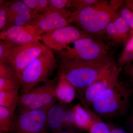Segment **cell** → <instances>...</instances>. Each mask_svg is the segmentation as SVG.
Listing matches in <instances>:
<instances>
[{
	"instance_id": "cell-1",
	"label": "cell",
	"mask_w": 133,
	"mask_h": 133,
	"mask_svg": "<svg viewBox=\"0 0 133 133\" xmlns=\"http://www.w3.org/2000/svg\"><path fill=\"white\" fill-rule=\"evenodd\" d=\"M58 73L73 86L84 104V92L115 63L109 56L94 62L59 58Z\"/></svg>"
},
{
	"instance_id": "cell-2",
	"label": "cell",
	"mask_w": 133,
	"mask_h": 133,
	"mask_svg": "<svg viewBox=\"0 0 133 133\" xmlns=\"http://www.w3.org/2000/svg\"><path fill=\"white\" fill-rule=\"evenodd\" d=\"M122 2L120 1H97L94 5L72 12L71 24L75 23L88 35L102 33L118 12L117 10Z\"/></svg>"
},
{
	"instance_id": "cell-3",
	"label": "cell",
	"mask_w": 133,
	"mask_h": 133,
	"mask_svg": "<svg viewBox=\"0 0 133 133\" xmlns=\"http://www.w3.org/2000/svg\"><path fill=\"white\" fill-rule=\"evenodd\" d=\"M133 90L129 85L118 80L98 97L91 106L92 111L100 119L109 120L126 114Z\"/></svg>"
},
{
	"instance_id": "cell-4",
	"label": "cell",
	"mask_w": 133,
	"mask_h": 133,
	"mask_svg": "<svg viewBox=\"0 0 133 133\" xmlns=\"http://www.w3.org/2000/svg\"><path fill=\"white\" fill-rule=\"evenodd\" d=\"M57 60L49 48L21 72V94L28 92L41 83H46L57 67Z\"/></svg>"
},
{
	"instance_id": "cell-5",
	"label": "cell",
	"mask_w": 133,
	"mask_h": 133,
	"mask_svg": "<svg viewBox=\"0 0 133 133\" xmlns=\"http://www.w3.org/2000/svg\"><path fill=\"white\" fill-rule=\"evenodd\" d=\"M58 58L94 62L109 56L108 47L89 35L70 43L57 51Z\"/></svg>"
},
{
	"instance_id": "cell-6",
	"label": "cell",
	"mask_w": 133,
	"mask_h": 133,
	"mask_svg": "<svg viewBox=\"0 0 133 133\" xmlns=\"http://www.w3.org/2000/svg\"><path fill=\"white\" fill-rule=\"evenodd\" d=\"M58 77L50 79L43 85L21 94L17 108L19 111L49 109L57 101L56 88Z\"/></svg>"
},
{
	"instance_id": "cell-7",
	"label": "cell",
	"mask_w": 133,
	"mask_h": 133,
	"mask_svg": "<svg viewBox=\"0 0 133 133\" xmlns=\"http://www.w3.org/2000/svg\"><path fill=\"white\" fill-rule=\"evenodd\" d=\"M49 109L19 111L9 133H46Z\"/></svg>"
},
{
	"instance_id": "cell-8",
	"label": "cell",
	"mask_w": 133,
	"mask_h": 133,
	"mask_svg": "<svg viewBox=\"0 0 133 133\" xmlns=\"http://www.w3.org/2000/svg\"><path fill=\"white\" fill-rule=\"evenodd\" d=\"M88 35L78 27L70 25L44 33L40 36V41L50 49L58 51Z\"/></svg>"
},
{
	"instance_id": "cell-9",
	"label": "cell",
	"mask_w": 133,
	"mask_h": 133,
	"mask_svg": "<svg viewBox=\"0 0 133 133\" xmlns=\"http://www.w3.org/2000/svg\"><path fill=\"white\" fill-rule=\"evenodd\" d=\"M72 12L67 9L45 11L40 14L31 24L37 35L70 25Z\"/></svg>"
},
{
	"instance_id": "cell-10",
	"label": "cell",
	"mask_w": 133,
	"mask_h": 133,
	"mask_svg": "<svg viewBox=\"0 0 133 133\" xmlns=\"http://www.w3.org/2000/svg\"><path fill=\"white\" fill-rule=\"evenodd\" d=\"M122 68L114 63L102 76L85 89L84 92L83 105L85 108L90 111L89 108L96 99L118 80Z\"/></svg>"
},
{
	"instance_id": "cell-11",
	"label": "cell",
	"mask_w": 133,
	"mask_h": 133,
	"mask_svg": "<svg viewBox=\"0 0 133 133\" xmlns=\"http://www.w3.org/2000/svg\"><path fill=\"white\" fill-rule=\"evenodd\" d=\"M48 49L40 41L19 45L10 64L14 68L19 76L27 65Z\"/></svg>"
},
{
	"instance_id": "cell-12",
	"label": "cell",
	"mask_w": 133,
	"mask_h": 133,
	"mask_svg": "<svg viewBox=\"0 0 133 133\" xmlns=\"http://www.w3.org/2000/svg\"><path fill=\"white\" fill-rule=\"evenodd\" d=\"M40 36L31 25L14 26L1 31L0 39L18 44L24 45L40 41Z\"/></svg>"
},
{
	"instance_id": "cell-13",
	"label": "cell",
	"mask_w": 133,
	"mask_h": 133,
	"mask_svg": "<svg viewBox=\"0 0 133 133\" xmlns=\"http://www.w3.org/2000/svg\"><path fill=\"white\" fill-rule=\"evenodd\" d=\"M8 5L9 28L14 26H29L39 15L30 9L22 1L8 2Z\"/></svg>"
},
{
	"instance_id": "cell-14",
	"label": "cell",
	"mask_w": 133,
	"mask_h": 133,
	"mask_svg": "<svg viewBox=\"0 0 133 133\" xmlns=\"http://www.w3.org/2000/svg\"><path fill=\"white\" fill-rule=\"evenodd\" d=\"M130 29L118 12L108 24L104 32L114 41L123 42L127 39Z\"/></svg>"
},
{
	"instance_id": "cell-15",
	"label": "cell",
	"mask_w": 133,
	"mask_h": 133,
	"mask_svg": "<svg viewBox=\"0 0 133 133\" xmlns=\"http://www.w3.org/2000/svg\"><path fill=\"white\" fill-rule=\"evenodd\" d=\"M19 74L11 64L0 63V91L21 88Z\"/></svg>"
},
{
	"instance_id": "cell-16",
	"label": "cell",
	"mask_w": 133,
	"mask_h": 133,
	"mask_svg": "<svg viewBox=\"0 0 133 133\" xmlns=\"http://www.w3.org/2000/svg\"><path fill=\"white\" fill-rule=\"evenodd\" d=\"M65 104L58 102L49 108L47 112V122L48 130L51 133L63 131L64 118L66 108Z\"/></svg>"
},
{
	"instance_id": "cell-17",
	"label": "cell",
	"mask_w": 133,
	"mask_h": 133,
	"mask_svg": "<svg viewBox=\"0 0 133 133\" xmlns=\"http://www.w3.org/2000/svg\"><path fill=\"white\" fill-rule=\"evenodd\" d=\"M75 88L64 76L58 73V82L56 88V94L58 102L66 104L71 103L76 98Z\"/></svg>"
},
{
	"instance_id": "cell-18",
	"label": "cell",
	"mask_w": 133,
	"mask_h": 133,
	"mask_svg": "<svg viewBox=\"0 0 133 133\" xmlns=\"http://www.w3.org/2000/svg\"><path fill=\"white\" fill-rule=\"evenodd\" d=\"M75 118V125L82 130L89 131L96 120L94 119L90 111L78 104L72 108Z\"/></svg>"
},
{
	"instance_id": "cell-19",
	"label": "cell",
	"mask_w": 133,
	"mask_h": 133,
	"mask_svg": "<svg viewBox=\"0 0 133 133\" xmlns=\"http://www.w3.org/2000/svg\"><path fill=\"white\" fill-rule=\"evenodd\" d=\"M19 90L0 91V106L16 111L20 97Z\"/></svg>"
},
{
	"instance_id": "cell-20",
	"label": "cell",
	"mask_w": 133,
	"mask_h": 133,
	"mask_svg": "<svg viewBox=\"0 0 133 133\" xmlns=\"http://www.w3.org/2000/svg\"><path fill=\"white\" fill-rule=\"evenodd\" d=\"M15 111L0 106V133H9L14 121Z\"/></svg>"
},
{
	"instance_id": "cell-21",
	"label": "cell",
	"mask_w": 133,
	"mask_h": 133,
	"mask_svg": "<svg viewBox=\"0 0 133 133\" xmlns=\"http://www.w3.org/2000/svg\"><path fill=\"white\" fill-rule=\"evenodd\" d=\"M19 45L8 41L1 40L0 63L10 64Z\"/></svg>"
},
{
	"instance_id": "cell-22",
	"label": "cell",
	"mask_w": 133,
	"mask_h": 133,
	"mask_svg": "<svg viewBox=\"0 0 133 133\" xmlns=\"http://www.w3.org/2000/svg\"><path fill=\"white\" fill-rule=\"evenodd\" d=\"M8 1H0V30L2 31L9 28Z\"/></svg>"
},
{
	"instance_id": "cell-23",
	"label": "cell",
	"mask_w": 133,
	"mask_h": 133,
	"mask_svg": "<svg viewBox=\"0 0 133 133\" xmlns=\"http://www.w3.org/2000/svg\"><path fill=\"white\" fill-rule=\"evenodd\" d=\"M72 0H50L49 6L45 11H55L72 8Z\"/></svg>"
},
{
	"instance_id": "cell-24",
	"label": "cell",
	"mask_w": 133,
	"mask_h": 133,
	"mask_svg": "<svg viewBox=\"0 0 133 133\" xmlns=\"http://www.w3.org/2000/svg\"><path fill=\"white\" fill-rule=\"evenodd\" d=\"M90 133H111L109 125L99 120H96L89 130Z\"/></svg>"
},
{
	"instance_id": "cell-25",
	"label": "cell",
	"mask_w": 133,
	"mask_h": 133,
	"mask_svg": "<svg viewBox=\"0 0 133 133\" xmlns=\"http://www.w3.org/2000/svg\"><path fill=\"white\" fill-rule=\"evenodd\" d=\"M75 125V118L72 108H66L65 111L64 118V128H71Z\"/></svg>"
},
{
	"instance_id": "cell-26",
	"label": "cell",
	"mask_w": 133,
	"mask_h": 133,
	"mask_svg": "<svg viewBox=\"0 0 133 133\" xmlns=\"http://www.w3.org/2000/svg\"><path fill=\"white\" fill-rule=\"evenodd\" d=\"M133 60V51H125L123 50L120 57L119 58L118 64V66L122 67L124 65L130 63Z\"/></svg>"
},
{
	"instance_id": "cell-27",
	"label": "cell",
	"mask_w": 133,
	"mask_h": 133,
	"mask_svg": "<svg viewBox=\"0 0 133 133\" xmlns=\"http://www.w3.org/2000/svg\"><path fill=\"white\" fill-rule=\"evenodd\" d=\"M97 1L95 0H72V8L76 11L87 6L94 5Z\"/></svg>"
},
{
	"instance_id": "cell-28",
	"label": "cell",
	"mask_w": 133,
	"mask_h": 133,
	"mask_svg": "<svg viewBox=\"0 0 133 133\" xmlns=\"http://www.w3.org/2000/svg\"><path fill=\"white\" fill-rule=\"evenodd\" d=\"M119 13L130 28L133 29V12L128 8H125L122 9Z\"/></svg>"
},
{
	"instance_id": "cell-29",
	"label": "cell",
	"mask_w": 133,
	"mask_h": 133,
	"mask_svg": "<svg viewBox=\"0 0 133 133\" xmlns=\"http://www.w3.org/2000/svg\"><path fill=\"white\" fill-rule=\"evenodd\" d=\"M24 4L32 11L38 14V0H22Z\"/></svg>"
},
{
	"instance_id": "cell-30",
	"label": "cell",
	"mask_w": 133,
	"mask_h": 133,
	"mask_svg": "<svg viewBox=\"0 0 133 133\" xmlns=\"http://www.w3.org/2000/svg\"><path fill=\"white\" fill-rule=\"evenodd\" d=\"M124 70L131 82L130 86L133 90V64L129 63L125 65Z\"/></svg>"
},
{
	"instance_id": "cell-31",
	"label": "cell",
	"mask_w": 133,
	"mask_h": 133,
	"mask_svg": "<svg viewBox=\"0 0 133 133\" xmlns=\"http://www.w3.org/2000/svg\"><path fill=\"white\" fill-rule=\"evenodd\" d=\"M124 50L133 51V36L127 43Z\"/></svg>"
},
{
	"instance_id": "cell-32",
	"label": "cell",
	"mask_w": 133,
	"mask_h": 133,
	"mask_svg": "<svg viewBox=\"0 0 133 133\" xmlns=\"http://www.w3.org/2000/svg\"><path fill=\"white\" fill-rule=\"evenodd\" d=\"M109 127L111 128V133H128L122 129L114 127L111 126H109Z\"/></svg>"
},
{
	"instance_id": "cell-33",
	"label": "cell",
	"mask_w": 133,
	"mask_h": 133,
	"mask_svg": "<svg viewBox=\"0 0 133 133\" xmlns=\"http://www.w3.org/2000/svg\"><path fill=\"white\" fill-rule=\"evenodd\" d=\"M129 122L131 128L133 131V111L132 112L131 115L129 116Z\"/></svg>"
},
{
	"instance_id": "cell-34",
	"label": "cell",
	"mask_w": 133,
	"mask_h": 133,
	"mask_svg": "<svg viewBox=\"0 0 133 133\" xmlns=\"http://www.w3.org/2000/svg\"><path fill=\"white\" fill-rule=\"evenodd\" d=\"M46 133H72L71 132H70V131H61V132H57V133H51L50 132H49V131L48 132H47Z\"/></svg>"
}]
</instances>
